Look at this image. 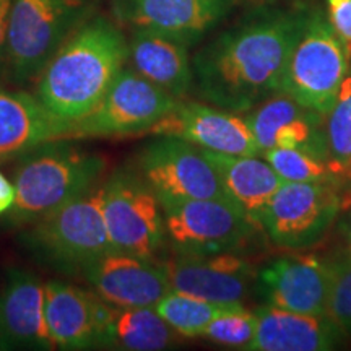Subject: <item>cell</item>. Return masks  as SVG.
Returning <instances> with one entry per match:
<instances>
[{
	"label": "cell",
	"mask_w": 351,
	"mask_h": 351,
	"mask_svg": "<svg viewBox=\"0 0 351 351\" xmlns=\"http://www.w3.org/2000/svg\"><path fill=\"white\" fill-rule=\"evenodd\" d=\"M101 300L114 307H155L171 291L161 263L108 252L83 271Z\"/></svg>",
	"instance_id": "17"
},
{
	"label": "cell",
	"mask_w": 351,
	"mask_h": 351,
	"mask_svg": "<svg viewBox=\"0 0 351 351\" xmlns=\"http://www.w3.org/2000/svg\"><path fill=\"white\" fill-rule=\"evenodd\" d=\"M340 199H341V212L348 210L351 207V173L343 184V187L340 189Z\"/></svg>",
	"instance_id": "34"
},
{
	"label": "cell",
	"mask_w": 351,
	"mask_h": 351,
	"mask_svg": "<svg viewBox=\"0 0 351 351\" xmlns=\"http://www.w3.org/2000/svg\"><path fill=\"white\" fill-rule=\"evenodd\" d=\"M327 263L332 278L327 315L351 337V251Z\"/></svg>",
	"instance_id": "29"
},
{
	"label": "cell",
	"mask_w": 351,
	"mask_h": 351,
	"mask_svg": "<svg viewBox=\"0 0 351 351\" xmlns=\"http://www.w3.org/2000/svg\"><path fill=\"white\" fill-rule=\"evenodd\" d=\"M328 21L351 65V0H327Z\"/></svg>",
	"instance_id": "30"
},
{
	"label": "cell",
	"mask_w": 351,
	"mask_h": 351,
	"mask_svg": "<svg viewBox=\"0 0 351 351\" xmlns=\"http://www.w3.org/2000/svg\"><path fill=\"white\" fill-rule=\"evenodd\" d=\"M179 99L124 67L101 103L72 124V137H122L148 132Z\"/></svg>",
	"instance_id": "10"
},
{
	"label": "cell",
	"mask_w": 351,
	"mask_h": 351,
	"mask_svg": "<svg viewBox=\"0 0 351 351\" xmlns=\"http://www.w3.org/2000/svg\"><path fill=\"white\" fill-rule=\"evenodd\" d=\"M64 137H72V124L56 117L38 96L0 90V160Z\"/></svg>",
	"instance_id": "21"
},
{
	"label": "cell",
	"mask_w": 351,
	"mask_h": 351,
	"mask_svg": "<svg viewBox=\"0 0 351 351\" xmlns=\"http://www.w3.org/2000/svg\"><path fill=\"white\" fill-rule=\"evenodd\" d=\"M173 328L155 307H114L103 346L130 351H158L173 343Z\"/></svg>",
	"instance_id": "24"
},
{
	"label": "cell",
	"mask_w": 351,
	"mask_h": 351,
	"mask_svg": "<svg viewBox=\"0 0 351 351\" xmlns=\"http://www.w3.org/2000/svg\"><path fill=\"white\" fill-rule=\"evenodd\" d=\"M13 0H0V62L7 59V38Z\"/></svg>",
	"instance_id": "31"
},
{
	"label": "cell",
	"mask_w": 351,
	"mask_h": 351,
	"mask_svg": "<svg viewBox=\"0 0 351 351\" xmlns=\"http://www.w3.org/2000/svg\"><path fill=\"white\" fill-rule=\"evenodd\" d=\"M166 239L176 254L208 256L234 252L258 228L230 199L160 202Z\"/></svg>",
	"instance_id": "8"
},
{
	"label": "cell",
	"mask_w": 351,
	"mask_h": 351,
	"mask_svg": "<svg viewBox=\"0 0 351 351\" xmlns=\"http://www.w3.org/2000/svg\"><path fill=\"white\" fill-rule=\"evenodd\" d=\"M15 202V186L0 173V215L8 212Z\"/></svg>",
	"instance_id": "32"
},
{
	"label": "cell",
	"mask_w": 351,
	"mask_h": 351,
	"mask_svg": "<svg viewBox=\"0 0 351 351\" xmlns=\"http://www.w3.org/2000/svg\"><path fill=\"white\" fill-rule=\"evenodd\" d=\"M104 158L73 145L49 142L28 153L15 173V202L8 210L19 223H33L95 187Z\"/></svg>",
	"instance_id": "3"
},
{
	"label": "cell",
	"mask_w": 351,
	"mask_h": 351,
	"mask_svg": "<svg viewBox=\"0 0 351 351\" xmlns=\"http://www.w3.org/2000/svg\"><path fill=\"white\" fill-rule=\"evenodd\" d=\"M101 210L114 252L153 261L166 241L165 217L160 199L140 174L116 171L103 184Z\"/></svg>",
	"instance_id": "7"
},
{
	"label": "cell",
	"mask_w": 351,
	"mask_h": 351,
	"mask_svg": "<svg viewBox=\"0 0 351 351\" xmlns=\"http://www.w3.org/2000/svg\"><path fill=\"white\" fill-rule=\"evenodd\" d=\"M232 0H114L112 12L134 29L197 41L230 12Z\"/></svg>",
	"instance_id": "18"
},
{
	"label": "cell",
	"mask_w": 351,
	"mask_h": 351,
	"mask_svg": "<svg viewBox=\"0 0 351 351\" xmlns=\"http://www.w3.org/2000/svg\"><path fill=\"white\" fill-rule=\"evenodd\" d=\"M326 132L332 165L345 184L351 173V65L326 116Z\"/></svg>",
	"instance_id": "27"
},
{
	"label": "cell",
	"mask_w": 351,
	"mask_h": 351,
	"mask_svg": "<svg viewBox=\"0 0 351 351\" xmlns=\"http://www.w3.org/2000/svg\"><path fill=\"white\" fill-rule=\"evenodd\" d=\"M238 306H226L210 302L186 293L169 291L155 306L156 313L163 317L174 332L184 337H202L208 324L225 311Z\"/></svg>",
	"instance_id": "25"
},
{
	"label": "cell",
	"mask_w": 351,
	"mask_h": 351,
	"mask_svg": "<svg viewBox=\"0 0 351 351\" xmlns=\"http://www.w3.org/2000/svg\"><path fill=\"white\" fill-rule=\"evenodd\" d=\"M341 213H343V217L340 219V231L346 243H348L351 251V207L348 210H343Z\"/></svg>",
	"instance_id": "33"
},
{
	"label": "cell",
	"mask_w": 351,
	"mask_h": 351,
	"mask_svg": "<svg viewBox=\"0 0 351 351\" xmlns=\"http://www.w3.org/2000/svg\"><path fill=\"white\" fill-rule=\"evenodd\" d=\"M341 213L340 189L322 182H285L261 218L271 243L306 249L319 243Z\"/></svg>",
	"instance_id": "9"
},
{
	"label": "cell",
	"mask_w": 351,
	"mask_h": 351,
	"mask_svg": "<svg viewBox=\"0 0 351 351\" xmlns=\"http://www.w3.org/2000/svg\"><path fill=\"white\" fill-rule=\"evenodd\" d=\"M0 343L29 350L54 346L44 315V285L32 271H8L0 291Z\"/></svg>",
	"instance_id": "19"
},
{
	"label": "cell",
	"mask_w": 351,
	"mask_h": 351,
	"mask_svg": "<svg viewBox=\"0 0 351 351\" xmlns=\"http://www.w3.org/2000/svg\"><path fill=\"white\" fill-rule=\"evenodd\" d=\"M148 132L160 137L186 140L202 150L225 155L262 156L245 117L194 101H178Z\"/></svg>",
	"instance_id": "12"
},
{
	"label": "cell",
	"mask_w": 351,
	"mask_h": 351,
	"mask_svg": "<svg viewBox=\"0 0 351 351\" xmlns=\"http://www.w3.org/2000/svg\"><path fill=\"white\" fill-rule=\"evenodd\" d=\"M111 309L96 293L64 282L44 283V315L54 346L59 348L103 346Z\"/></svg>",
	"instance_id": "15"
},
{
	"label": "cell",
	"mask_w": 351,
	"mask_h": 351,
	"mask_svg": "<svg viewBox=\"0 0 351 351\" xmlns=\"http://www.w3.org/2000/svg\"><path fill=\"white\" fill-rule=\"evenodd\" d=\"M330 282L327 262L315 257H282L258 271L256 288L265 306L327 315Z\"/></svg>",
	"instance_id": "16"
},
{
	"label": "cell",
	"mask_w": 351,
	"mask_h": 351,
	"mask_svg": "<svg viewBox=\"0 0 351 351\" xmlns=\"http://www.w3.org/2000/svg\"><path fill=\"white\" fill-rule=\"evenodd\" d=\"M90 0H13L7 59L16 80L41 75L64 43L86 21Z\"/></svg>",
	"instance_id": "5"
},
{
	"label": "cell",
	"mask_w": 351,
	"mask_h": 351,
	"mask_svg": "<svg viewBox=\"0 0 351 351\" xmlns=\"http://www.w3.org/2000/svg\"><path fill=\"white\" fill-rule=\"evenodd\" d=\"M257 330L256 313L245 309L244 306L231 307L217 315L208 327L205 328V339L215 341L218 345L231 346V348L247 350L252 343Z\"/></svg>",
	"instance_id": "28"
},
{
	"label": "cell",
	"mask_w": 351,
	"mask_h": 351,
	"mask_svg": "<svg viewBox=\"0 0 351 351\" xmlns=\"http://www.w3.org/2000/svg\"><path fill=\"white\" fill-rule=\"evenodd\" d=\"M137 169L160 202L228 199L217 169L202 148L176 137H161L145 147Z\"/></svg>",
	"instance_id": "11"
},
{
	"label": "cell",
	"mask_w": 351,
	"mask_h": 351,
	"mask_svg": "<svg viewBox=\"0 0 351 351\" xmlns=\"http://www.w3.org/2000/svg\"><path fill=\"white\" fill-rule=\"evenodd\" d=\"M257 330L249 351H328L340 346L345 333L328 315L302 314L261 306Z\"/></svg>",
	"instance_id": "20"
},
{
	"label": "cell",
	"mask_w": 351,
	"mask_h": 351,
	"mask_svg": "<svg viewBox=\"0 0 351 351\" xmlns=\"http://www.w3.org/2000/svg\"><path fill=\"white\" fill-rule=\"evenodd\" d=\"M258 148H291L330 161L326 116L289 98L276 93L265 99L245 116Z\"/></svg>",
	"instance_id": "14"
},
{
	"label": "cell",
	"mask_w": 351,
	"mask_h": 351,
	"mask_svg": "<svg viewBox=\"0 0 351 351\" xmlns=\"http://www.w3.org/2000/svg\"><path fill=\"white\" fill-rule=\"evenodd\" d=\"M129 60V43L108 19L88 20L56 52L41 73L38 98L73 124L101 103Z\"/></svg>",
	"instance_id": "2"
},
{
	"label": "cell",
	"mask_w": 351,
	"mask_h": 351,
	"mask_svg": "<svg viewBox=\"0 0 351 351\" xmlns=\"http://www.w3.org/2000/svg\"><path fill=\"white\" fill-rule=\"evenodd\" d=\"M217 169L226 197L261 226L267 204L285 181L263 156L225 155L202 150Z\"/></svg>",
	"instance_id": "23"
},
{
	"label": "cell",
	"mask_w": 351,
	"mask_h": 351,
	"mask_svg": "<svg viewBox=\"0 0 351 351\" xmlns=\"http://www.w3.org/2000/svg\"><path fill=\"white\" fill-rule=\"evenodd\" d=\"M132 69L153 85L179 99L194 85L189 44L168 34L135 29L129 41Z\"/></svg>",
	"instance_id": "22"
},
{
	"label": "cell",
	"mask_w": 351,
	"mask_h": 351,
	"mask_svg": "<svg viewBox=\"0 0 351 351\" xmlns=\"http://www.w3.org/2000/svg\"><path fill=\"white\" fill-rule=\"evenodd\" d=\"M304 19L274 12L221 34L194 60L199 95L217 108L247 112L280 93Z\"/></svg>",
	"instance_id": "1"
},
{
	"label": "cell",
	"mask_w": 351,
	"mask_h": 351,
	"mask_svg": "<svg viewBox=\"0 0 351 351\" xmlns=\"http://www.w3.org/2000/svg\"><path fill=\"white\" fill-rule=\"evenodd\" d=\"M103 186L93 187L46 217L33 221L25 243L34 256L65 274H83L111 252L103 210Z\"/></svg>",
	"instance_id": "4"
},
{
	"label": "cell",
	"mask_w": 351,
	"mask_h": 351,
	"mask_svg": "<svg viewBox=\"0 0 351 351\" xmlns=\"http://www.w3.org/2000/svg\"><path fill=\"white\" fill-rule=\"evenodd\" d=\"M171 291L226 306H244V298L256 283L252 265L234 252L186 256L176 254L161 263Z\"/></svg>",
	"instance_id": "13"
},
{
	"label": "cell",
	"mask_w": 351,
	"mask_h": 351,
	"mask_svg": "<svg viewBox=\"0 0 351 351\" xmlns=\"http://www.w3.org/2000/svg\"><path fill=\"white\" fill-rule=\"evenodd\" d=\"M348 69V57L326 13H306L300 38L285 69L280 93L327 116Z\"/></svg>",
	"instance_id": "6"
},
{
	"label": "cell",
	"mask_w": 351,
	"mask_h": 351,
	"mask_svg": "<svg viewBox=\"0 0 351 351\" xmlns=\"http://www.w3.org/2000/svg\"><path fill=\"white\" fill-rule=\"evenodd\" d=\"M263 158L285 182H322L341 189L343 179L330 161L291 148L263 152Z\"/></svg>",
	"instance_id": "26"
}]
</instances>
